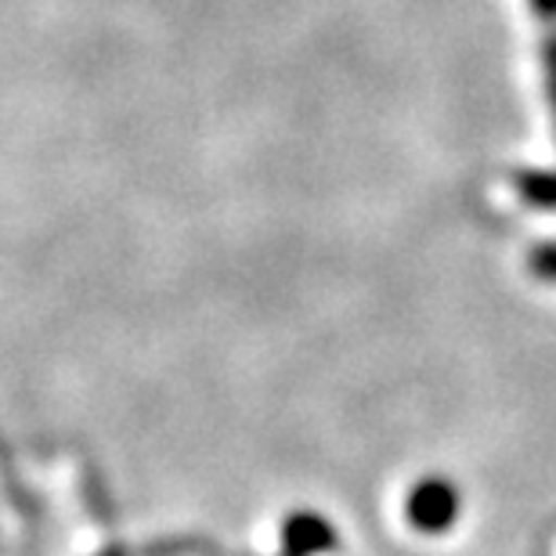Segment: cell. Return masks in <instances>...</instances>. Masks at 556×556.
<instances>
[{"label":"cell","instance_id":"7","mask_svg":"<svg viewBox=\"0 0 556 556\" xmlns=\"http://www.w3.org/2000/svg\"><path fill=\"white\" fill-rule=\"evenodd\" d=\"M105 556H119V553H105Z\"/></svg>","mask_w":556,"mask_h":556},{"label":"cell","instance_id":"3","mask_svg":"<svg viewBox=\"0 0 556 556\" xmlns=\"http://www.w3.org/2000/svg\"><path fill=\"white\" fill-rule=\"evenodd\" d=\"M517 192L528 206L556 210V170H525L517 174Z\"/></svg>","mask_w":556,"mask_h":556},{"label":"cell","instance_id":"4","mask_svg":"<svg viewBox=\"0 0 556 556\" xmlns=\"http://www.w3.org/2000/svg\"><path fill=\"white\" fill-rule=\"evenodd\" d=\"M528 268L542 282H556V242H542V247L531 250Z\"/></svg>","mask_w":556,"mask_h":556},{"label":"cell","instance_id":"2","mask_svg":"<svg viewBox=\"0 0 556 556\" xmlns=\"http://www.w3.org/2000/svg\"><path fill=\"white\" fill-rule=\"evenodd\" d=\"M282 546L286 556H315V553H332L337 549V531L321 514L300 509V514L286 517L282 525Z\"/></svg>","mask_w":556,"mask_h":556},{"label":"cell","instance_id":"5","mask_svg":"<svg viewBox=\"0 0 556 556\" xmlns=\"http://www.w3.org/2000/svg\"><path fill=\"white\" fill-rule=\"evenodd\" d=\"M546 87H549V102H553V116H556V37L546 40Z\"/></svg>","mask_w":556,"mask_h":556},{"label":"cell","instance_id":"8","mask_svg":"<svg viewBox=\"0 0 556 556\" xmlns=\"http://www.w3.org/2000/svg\"><path fill=\"white\" fill-rule=\"evenodd\" d=\"M282 556H286V553H282Z\"/></svg>","mask_w":556,"mask_h":556},{"label":"cell","instance_id":"1","mask_svg":"<svg viewBox=\"0 0 556 556\" xmlns=\"http://www.w3.org/2000/svg\"><path fill=\"white\" fill-rule=\"evenodd\" d=\"M459 506H463V498L455 492L452 481L427 477V481H419L413 492H408L405 514H408V525L422 531V535H441V531H448L455 525Z\"/></svg>","mask_w":556,"mask_h":556},{"label":"cell","instance_id":"6","mask_svg":"<svg viewBox=\"0 0 556 556\" xmlns=\"http://www.w3.org/2000/svg\"><path fill=\"white\" fill-rule=\"evenodd\" d=\"M531 11L539 18H556V0H531Z\"/></svg>","mask_w":556,"mask_h":556}]
</instances>
